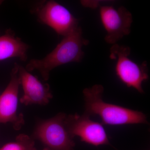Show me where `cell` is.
I'll use <instances>...</instances> for the list:
<instances>
[{
	"instance_id": "cell-1",
	"label": "cell",
	"mask_w": 150,
	"mask_h": 150,
	"mask_svg": "<svg viewBox=\"0 0 150 150\" xmlns=\"http://www.w3.org/2000/svg\"><path fill=\"white\" fill-rule=\"evenodd\" d=\"M103 91L104 88L100 85L83 90L84 114L89 117L98 115L101 118L102 124L105 125L148 124L146 116L143 112L105 102L102 98Z\"/></svg>"
},
{
	"instance_id": "cell-5",
	"label": "cell",
	"mask_w": 150,
	"mask_h": 150,
	"mask_svg": "<svg viewBox=\"0 0 150 150\" xmlns=\"http://www.w3.org/2000/svg\"><path fill=\"white\" fill-rule=\"evenodd\" d=\"M35 12L41 23L64 37L79 27L77 19L68 9L54 1H47L40 4Z\"/></svg>"
},
{
	"instance_id": "cell-9",
	"label": "cell",
	"mask_w": 150,
	"mask_h": 150,
	"mask_svg": "<svg viewBox=\"0 0 150 150\" xmlns=\"http://www.w3.org/2000/svg\"><path fill=\"white\" fill-rule=\"evenodd\" d=\"M18 74L23 94L20 102L25 105L48 104L53 98L48 83L41 82L25 68L18 64Z\"/></svg>"
},
{
	"instance_id": "cell-4",
	"label": "cell",
	"mask_w": 150,
	"mask_h": 150,
	"mask_svg": "<svg viewBox=\"0 0 150 150\" xmlns=\"http://www.w3.org/2000/svg\"><path fill=\"white\" fill-rule=\"evenodd\" d=\"M130 53L129 47L115 44L110 48V58L115 62V73L119 80L128 87L143 93L142 83L149 78L147 64L144 62L139 64L132 61Z\"/></svg>"
},
{
	"instance_id": "cell-13",
	"label": "cell",
	"mask_w": 150,
	"mask_h": 150,
	"mask_svg": "<svg viewBox=\"0 0 150 150\" xmlns=\"http://www.w3.org/2000/svg\"><path fill=\"white\" fill-rule=\"evenodd\" d=\"M43 150H49V149H46V148H45V149H44Z\"/></svg>"
},
{
	"instance_id": "cell-7",
	"label": "cell",
	"mask_w": 150,
	"mask_h": 150,
	"mask_svg": "<svg viewBox=\"0 0 150 150\" xmlns=\"http://www.w3.org/2000/svg\"><path fill=\"white\" fill-rule=\"evenodd\" d=\"M100 16L106 30L105 40L109 44L116 43L131 32L132 14L123 6L115 8L112 6H100Z\"/></svg>"
},
{
	"instance_id": "cell-2",
	"label": "cell",
	"mask_w": 150,
	"mask_h": 150,
	"mask_svg": "<svg viewBox=\"0 0 150 150\" xmlns=\"http://www.w3.org/2000/svg\"><path fill=\"white\" fill-rule=\"evenodd\" d=\"M88 43V40L83 36L81 28L79 26L64 36L54 50L46 57L30 60L25 69L29 72L37 70L43 80L48 81L51 71L56 67L72 62H81L84 56L83 47Z\"/></svg>"
},
{
	"instance_id": "cell-10",
	"label": "cell",
	"mask_w": 150,
	"mask_h": 150,
	"mask_svg": "<svg viewBox=\"0 0 150 150\" xmlns=\"http://www.w3.org/2000/svg\"><path fill=\"white\" fill-rule=\"evenodd\" d=\"M29 46L11 31L0 36V61L18 58L23 62L27 59Z\"/></svg>"
},
{
	"instance_id": "cell-3",
	"label": "cell",
	"mask_w": 150,
	"mask_h": 150,
	"mask_svg": "<svg viewBox=\"0 0 150 150\" xmlns=\"http://www.w3.org/2000/svg\"><path fill=\"white\" fill-rule=\"evenodd\" d=\"M66 116L59 112L52 118L38 121L31 138L40 141L49 150H74V138L65 125Z\"/></svg>"
},
{
	"instance_id": "cell-12",
	"label": "cell",
	"mask_w": 150,
	"mask_h": 150,
	"mask_svg": "<svg viewBox=\"0 0 150 150\" xmlns=\"http://www.w3.org/2000/svg\"><path fill=\"white\" fill-rule=\"evenodd\" d=\"M3 1H1V0H0V5H1V4L2 3H3Z\"/></svg>"
},
{
	"instance_id": "cell-6",
	"label": "cell",
	"mask_w": 150,
	"mask_h": 150,
	"mask_svg": "<svg viewBox=\"0 0 150 150\" xmlns=\"http://www.w3.org/2000/svg\"><path fill=\"white\" fill-rule=\"evenodd\" d=\"M66 127L71 136L79 137L81 142L93 146L110 145L109 139L102 123L95 122L86 114L76 113L67 115Z\"/></svg>"
},
{
	"instance_id": "cell-8",
	"label": "cell",
	"mask_w": 150,
	"mask_h": 150,
	"mask_svg": "<svg viewBox=\"0 0 150 150\" xmlns=\"http://www.w3.org/2000/svg\"><path fill=\"white\" fill-rule=\"evenodd\" d=\"M18 64H15L11 72L9 83L0 96V123H11L16 130L21 129L24 123L23 115L17 113L20 85Z\"/></svg>"
},
{
	"instance_id": "cell-11",
	"label": "cell",
	"mask_w": 150,
	"mask_h": 150,
	"mask_svg": "<svg viewBox=\"0 0 150 150\" xmlns=\"http://www.w3.org/2000/svg\"><path fill=\"white\" fill-rule=\"evenodd\" d=\"M0 150H37L34 140L26 134H21L15 141L7 143L0 148Z\"/></svg>"
}]
</instances>
